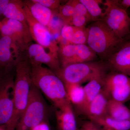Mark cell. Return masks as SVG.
<instances>
[{"label": "cell", "mask_w": 130, "mask_h": 130, "mask_svg": "<svg viewBox=\"0 0 130 130\" xmlns=\"http://www.w3.org/2000/svg\"><path fill=\"white\" fill-rule=\"evenodd\" d=\"M48 109L41 92L32 84L29 101L15 130H31L46 121Z\"/></svg>", "instance_id": "5b68a950"}, {"label": "cell", "mask_w": 130, "mask_h": 130, "mask_svg": "<svg viewBox=\"0 0 130 130\" xmlns=\"http://www.w3.org/2000/svg\"><path fill=\"white\" fill-rule=\"evenodd\" d=\"M58 11V17L63 22L64 25H72L74 12V1L70 0L65 5L61 6Z\"/></svg>", "instance_id": "603a6c76"}, {"label": "cell", "mask_w": 130, "mask_h": 130, "mask_svg": "<svg viewBox=\"0 0 130 130\" xmlns=\"http://www.w3.org/2000/svg\"><path fill=\"white\" fill-rule=\"evenodd\" d=\"M23 2L36 21L46 27L48 26L53 16L54 11L32 0L25 1Z\"/></svg>", "instance_id": "2e32d148"}, {"label": "cell", "mask_w": 130, "mask_h": 130, "mask_svg": "<svg viewBox=\"0 0 130 130\" xmlns=\"http://www.w3.org/2000/svg\"><path fill=\"white\" fill-rule=\"evenodd\" d=\"M109 100L103 89L101 93L80 111L90 120L104 116L106 115L107 105Z\"/></svg>", "instance_id": "4fadbf2b"}, {"label": "cell", "mask_w": 130, "mask_h": 130, "mask_svg": "<svg viewBox=\"0 0 130 130\" xmlns=\"http://www.w3.org/2000/svg\"><path fill=\"white\" fill-rule=\"evenodd\" d=\"M106 114L121 121L130 120V110L122 103L109 99L107 105Z\"/></svg>", "instance_id": "ac0fdd59"}, {"label": "cell", "mask_w": 130, "mask_h": 130, "mask_svg": "<svg viewBox=\"0 0 130 130\" xmlns=\"http://www.w3.org/2000/svg\"><path fill=\"white\" fill-rule=\"evenodd\" d=\"M61 68L74 63L95 61L97 55L87 44H61L58 51Z\"/></svg>", "instance_id": "9c48e42d"}, {"label": "cell", "mask_w": 130, "mask_h": 130, "mask_svg": "<svg viewBox=\"0 0 130 130\" xmlns=\"http://www.w3.org/2000/svg\"><path fill=\"white\" fill-rule=\"evenodd\" d=\"M106 62L111 71L130 77V41L125 40Z\"/></svg>", "instance_id": "7c38bea8"}, {"label": "cell", "mask_w": 130, "mask_h": 130, "mask_svg": "<svg viewBox=\"0 0 130 130\" xmlns=\"http://www.w3.org/2000/svg\"><path fill=\"white\" fill-rule=\"evenodd\" d=\"M90 120L100 126L104 127L106 130H129L130 129V120H118L107 114Z\"/></svg>", "instance_id": "d6986e66"}, {"label": "cell", "mask_w": 130, "mask_h": 130, "mask_svg": "<svg viewBox=\"0 0 130 130\" xmlns=\"http://www.w3.org/2000/svg\"><path fill=\"white\" fill-rule=\"evenodd\" d=\"M106 67L102 61L74 63L61 68L56 74L64 85H81L106 72Z\"/></svg>", "instance_id": "277c9868"}, {"label": "cell", "mask_w": 130, "mask_h": 130, "mask_svg": "<svg viewBox=\"0 0 130 130\" xmlns=\"http://www.w3.org/2000/svg\"><path fill=\"white\" fill-rule=\"evenodd\" d=\"M73 1L75 9L82 13V14H83L88 20L89 23L90 22H93V20L92 17L90 16L85 6L79 1V0Z\"/></svg>", "instance_id": "83f0119b"}, {"label": "cell", "mask_w": 130, "mask_h": 130, "mask_svg": "<svg viewBox=\"0 0 130 130\" xmlns=\"http://www.w3.org/2000/svg\"><path fill=\"white\" fill-rule=\"evenodd\" d=\"M53 11L57 10L61 5L59 0H32Z\"/></svg>", "instance_id": "4316f807"}, {"label": "cell", "mask_w": 130, "mask_h": 130, "mask_svg": "<svg viewBox=\"0 0 130 130\" xmlns=\"http://www.w3.org/2000/svg\"><path fill=\"white\" fill-rule=\"evenodd\" d=\"M100 126L93 121H87L84 123L79 130H102Z\"/></svg>", "instance_id": "f1b7e54d"}, {"label": "cell", "mask_w": 130, "mask_h": 130, "mask_svg": "<svg viewBox=\"0 0 130 130\" xmlns=\"http://www.w3.org/2000/svg\"><path fill=\"white\" fill-rule=\"evenodd\" d=\"M55 115L58 130H77L76 117L71 103L56 108Z\"/></svg>", "instance_id": "5bb4252c"}, {"label": "cell", "mask_w": 130, "mask_h": 130, "mask_svg": "<svg viewBox=\"0 0 130 130\" xmlns=\"http://www.w3.org/2000/svg\"><path fill=\"white\" fill-rule=\"evenodd\" d=\"M3 14L8 19L17 20L28 25L23 1L19 0L10 2Z\"/></svg>", "instance_id": "44dd1931"}, {"label": "cell", "mask_w": 130, "mask_h": 130, "mask_svg": "<svg viewBox=\"0 0 130 130\" xmlns=\"http://www.w3.org/2000/svg\"><path fill=\"white\" fill-rule=\"evenodd\" d=\"M103 89L109 99L124 103L130 100V77L116 72L106 73Z\"/></svg>", "instance_id": "ba28073f"}, {"label": "cell", "mask_w": 130, "mask_h": 130, "mask_svg": "<svg viewBox=\"0 0 130 130\" xmlns=\"http://www.w3.org/2000/svg\"><path fill=\"white\" fill-rule=\"evenodd\" d=\"M106 72L101 73L89 81L84 88L85 101L79 111L99 94L103 89Z\"/></svg>", "instance_id": "e0dca14e"}, {"label": "cell", "mask_w": 130, "mask_h": 130, "mask_svg": "<svg viewBox=\"0 0 130 130\" xmlns=\"http://www.w3.org/2000/svg\"><path fill=\"white\" fill-rule=\"evenodd\" d=\"M5 69L0 73V126L9 124L14 108V80L8 72Z\"/></svg>", "instance_id": "52a82bcc"}, {"label": "cell", "mask_w": 130, "mask_h": 130, "mask_svg": "<svg viewBox=\"0 0 130 130\" xmlns=\"http://www.w3.org/2000/svg\"><path fill=\"white\" fill-rule=\"evenodd\" d=\"M106 130V129H105ZM108 130V129H107V130Z\"/></svg>", "instance_id": "d590c367"}, {"label": "cell", "mask_w": 130, "mask_h": 130, "mask_svg": "<svg viewBox=\"0 0 130 130\" xmlns=\"http://www.w3.org/2000/svg\"><path fill=\"white\" fill-rule=\"evenodd\" d=\"M87 28V45L104 62L125 41L118 37L102 20L93 21Z\"/></svg>", "instance_id": "3957f363"}, {"label": "cell", "mask_w": 130, "mask_h": 130, "mask_svg": "<svg viewBox=\"0 0 130 130\" xmlns=\"http://www.w3.org/2000/svg\"><path fill=\"white\" fill-rule=\"evenodd\" d=\"M9 2L8 0H0V14L4 13Z\"/></svg>", "instance_id": "1f68e13d"}, {"label": "cell", "mask_w": 130, "mask_h": 130, "mask_svg": "<svg viewBox=\"0 0 130 130\" xmlns=\"http://www.w3.org/2000/svg\"><path fill=\"white\" fill-rule=\"evenodd\" d=\"M89 22L85 16L82 13L74 8L73 16L72 25L77 27H85Z\"/></svg>", "instance_id": "d4e9b609"}, {"label": "cell", "mask_w": 130, "mask_h": 130, "mask_svg": "<svg viewBox=\"0 0 130 130\" xmlns=\"http://www.w3.org/2000/svg\"><path fill=\"white\" fill-rule=\"evenodd\" d=\"M28 59L31 65L45 64L55 73L60 70L61 66L58 54H53L38 43L31 42L21 54Z\"/></svg>", "instance_id": "8fae6325"}, {"label": "cell", "mask_w": 130, "mask_h": 130, "mask_svg": "<svg viewBox=\"0 0 130 130\" xmlns=\"http://www.w3.org/2000/svg\"><path fill=\"white\" fill-rule=\"evenodd\" d=\"M31 68L32 84L56 108L70 102L64 85L55 73L42 65H31Z\"/></svg>", "instance_id": "7a4b0ae2"}, {"label": "cell", "mask_w": 130, "mask_h": 130, "mask_svg": "<svg viewBox=\"0 0 130 130\" xmlns=\"http://www.w3.org/2000/svg\"><path fill=\"white\" fill-rule=\"evenodd\" d=\"M14 80V108L11 121L7 130H15L25 110L32 85L31 65L23 55L20 56L15 66Z\"/></svg>", "instance_id": "6da1fadb"}, {"label": "cell", "mask_w": 130, "mask_h": 130, "mask_svg": "<svg viewBox=\"0 0 130 130\" xmlns=\"http://www.w3.org/2000/svg\"><path fill=\"white\" fill-rule=\"evenodd\" d=\"M113 2L118 7L126 11L130 8V0H113Z\"/></svg>", "instance_id": "f546056e"}, {"label": "cell", "mask_w": 130, "mask_h": 130, "mask_svg": "<svg viewBox=\"0 0 130 130\" xmlns=\"http://www.w3.org/2000/svg\"><path fill=\"white\" fill-rule=\"evenodd\" d=\"M23 3L26 21L32 40L50 53L58 54L59 46L57 42L53 39L51 32L46 26L34 18L27 7Z\"/></svg>", "instance_id": "30bf717a"}, {"label": "cell", "mask_w": 130, "mask_h": 130, "mask_svg": "<svg viewBox=\"0 0 130 130\" xmlns=\"http://www.w3.org/2000/svg\"><path fill=\"white\" fill-rule=\"evenodd\" d=\"M6 23L12 29L18 41L21 54L24 52L26 46L32 42V37L28 26L14 20L8 19Z\"/></svg>", "instance_id": "9a60e30c"}, {"label": "cell", "mask_w": 130, "mask_h": 130, "mask_svg": "<svg viewBox=\"0 0 130 130\" xmlns=\"http://www.w3.org/2000/svg\"><path fill=\"white\" fill-rule=\"evenodd\" d=\"M76 27L74 26L64 25L61 30V36L62 38L70 43Z\"/></svg>", "instance_id": "484cf974"}, {"label": "cell", "mask_w": 130, "mask_h": 130, "mask_svg": "<svg viewBox=\"0 0 130 130\" xmlns=\"http://www.w3.org/2000/svg\"><path fill=\"white\" fill-rule=\"evenodd\" d=\"M3 70L2 68H0V73H1V72H2V71H3Z\"/></svg>", "instance_id": "e575fe53"}, {"label": "cell", "mask_w": 130, "mask_h": 130, "mask_svg": "<svg viewBox=\"0 0 130 130\" xmlns=\"http://www.w3.org/2000/svg\"><path fill=\"white\" fill-rule=\"evenodd\" d=\"M88 37V31L87 28L86 27H76L70 43L87 44Z\"/></svg>", "instance_id": "cb8c5ba5"}, {"label": "cell", "mask_w": 130, "mask_h": 130, "mask_svg": "<svg viewBox=\"0 0 130 130\" xmlns=\"http://www.w3.org/2000/svg\"><path fill=\"white\" fill-rule=\"evenodd\" d=\"M105 11L102 20L120 38L125 40L130 32V17L127 11L115 5L113 0L103 3Z\"/></svg>", "instance_id": "8992f818"}, {"label": "cell", "mask_w": 130, "mask_h": 130, "mask_svg": "<svg viewBox=\"0 0 130 130\" xmlns=\"http://www.w3.org/2000/svg\"><path fill=\"white\" fill-rule=\"evenodd\" d=\"M79 1L86 7L93 21L102 20L104 12L100 6L102 1L98 0H79Z\"/></svg>", "instance_id": "7402d4cb"}, {"label": "cell", "mask_w": 130, "mask_h": 130, "mask_svg": "<svg viewBox=\"0 0 130 130\" xmlns=\"http://www.w3.org/2000/svg\"><path fill=\"white\" fill-rule=\"evenodd\" d=\"M130 39V32L129 35V36H128V37H127L126 38H125V40H128V39Z\"/></svg>", "instance_id": "836d02e7"}, {"label": "cell", "mask_w": 130, "mask_h": 130, "mask_svg": "<svg viewBox=\"0 0 130 130\" xmlns=\"http://www.w3.org/2000/svg\"><path fill=\"white\" fill-rule=\"evenodd\" d=\"M31 130H50L48 123L46 121H43L38 124L31 129Z\"/></svg>", "instance_id": "4dcf8cb0"}, {"label": "cell", "mask_w": 130, "mask_h": 130, "mask_svg": "<svg viewBox=\"0 0 130 130\" xmlns=\"http://www.w3.org/2000/svg\"><path fill=\"white\" fill-rule=\"evenodd\" d=\"M0 130H7L6 125L0 126Z\"/></svg>", "instance_id": "d6a6232c"}, {"label": "cell", "mask_w": 130, "mask_h": 130, "mask_svg": "<svg viewBox=\"0 0 130 130\" xmlns=\"http://www.w3.org/2000/svg\"><path fill=\"white\" fill-rule=\"evenodd\" d=\"M68 100L72 105L78 109L83 107L85 101L84 88L81 85H64Z\"/></svg>", "instance_id": "ffe728a7"}]
</instances>
